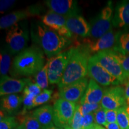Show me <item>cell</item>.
I'll list each match as a JSON object with an SVG mask.
<instances>
[{
	"instance_id": "cell-1",
	"label": "cell",
	"mask_w": 129,
	"mask_h": 129,
	"mask_svg": "<svg viewBox=\"0 0 129 129\" xmlns=\"http://www.w3.org/2000/svg\"><path fill=\"white\" fill-rule=\"evenodd\" d=\"M30 36L49 59L62 53L70 45L71 40L59 35L40 21H35L31 25Z\"/></svg>"
},
{
	"instance_id": "cell-21",
	"label": "cell",
	"mask_w": 129,
	"mask_h": 129,
	"mask_svg": "<svg viewBox=\"0 0 129 129\" xmlns=\"http://www.w3.org/2000/svg\"><path fill=\"white\" fill-rule=\"evenodd\" d=\"M23 103V96L17 94H9L1 99V111L12 113L19 108Z\"/></svg>"
},
{
	"instance_id": "cell-22",
	"label": "cell",
	"mask_w": 129,
	"mask_h": 129,
	"mask_svg": "<svg viewBox=\"0 0 129 129\" xmlns=\"http://www.w3.org/2000/svg\"><path fill=\"white\" fill-rule=\"evenodd\" d=\"M19 126L22 129H42L41 125L32 114H27L22 111L16 118Z\"/></svg>"
},
{
	"instance_id": "cell-36",
	"label": "cell",
	"mask_w": 129,
	"mask_h": 129,
	"mask_svg": "<svg viewBox=\"0 0 129 129\" xmlns=\"http://www.w3.org/2000/svg\"><path fill=\"white\" fill-rule=\"evenodd\" d=\"M117 111L106 109V117L107 123H113L117 121Z\"/></svg>"
},
{
	"instance_id": "cell-25",
	"label": "cell",
	"mask_w": 129,
	"mask_h": 129,
	"mask_svg": "<svg viewBox=\"0 0 129 129\" xmlns=\"http://www.w3.org/2000/svg\"><path fill=\"white\" fill-rule=\"evenodd\" d=\"M35 83L40 87L41 89L46 90L48 85V64L46 63L44 67L39 72L35 75Z\"/></svg>"
},
{
	"instance_id": "cell-17",
	"label": "cell",
	"mask_w": 129,
	"mask_h": 129,
	"mask_svg": "<svg viewBox=\"0 0 129 129\" xmlns=\"http://www.w3.org/2000/svg\"><path fill=\"white\" fill-rule=\"evenodd\" d=\"M66 25L72 34L83 38L90 36V25L80 14L67 17Z\"/></svg>"
},
{
	"instance_id": "cell-28",
	"label": "cell",
	"mask_w": 129,
	"mask_h": 129,
	"mask_svg": "<svg viewBox=\"0 0 129 129\" xmlns=\"http://www.w3.org/2000/svg\"><path fill=\"white\" fill-rule=\"evenodd\" d=\"M82 117H83V115H82L80 110L79 104H77L75 113H74L71 121L69 123L68 126H67L64 129H81V121Z\"/></svg>"
},
{
	"instance_id": "cell-37",
	"label": "cell",
	"mask_w": 129,
	"mask_h": 129,
	"mask_svg": "<svg viewBox=\"0 0 129 129\" xmlns=\"http://www.w3.org/2000/svg\"><path fill=\"white\" fill-rule=\"evenodd\" d=\"M14 0H1L0 1V11L1 13L10 9L15 4Z\"/></svg>"
},
{
	"instance_id": "cell-26",
	"label": "cell",
	"mask_w": 129,
	"mask_h": 129,
	"mask_svg": "<svg viewBox=\"0 0 129 129\" xmlns=\"http://www.w3.org/2000/svg\"><path fill=\"white\" fill-rule=\"evenodd\" d=\"M111 51L113 55L115 56L118 61L120 62L125 75L128 78L129 77V54H122L113 49H111Z\"/></svg>"
},
{
	"instance_id": "cell-38",
	"label": "cell",
	"mask_w": 129,
	"mask_h": 129,
	"mask_svg": "<svg viewBox=\"0 0 129 129\" xmlns=\"http://www.w3.org/2000/svg\"><path fill=\"white\" fill-rule=\"evenodd\" d=\"M124 92L125 96L126 99L127 104L129 105V79L127 78L124 82Z\"/></svg>"
},
{
	"instance_id": "cell-34",
	"label": "cell",
	"mask_w": 129,
	"mask_h": 129,
	"mask_svg": "<svg viewBox=\"0 0 129 129\" xmlns=\"http://www.w3.org/2000/svg\"><path fill=\"white\" fill-rule=\"evenodd\" d=\"M94 123V113H91L83 116L81 121V127L82 129H88Z\"/></svg>"
},
{
	"instance_id": "cell-43",
	"label": "cell",
	"mask_w": 129,
	"mask_h": 129,
	"mask_svg": "<svg viewBox=\"0 0 129 129\" xmlns=\"http://www.w3.org/2000/svg\"><path fill=\"white\" fill-rule=\"evenodd\" d=\"M128 79H129V77H128Z\"/></svg>"
},
{
	"instance_id": "cell-20",
	"label": "cell",
	"mask_w": 129,
	"mask_h": 129,
	"mask_svg": "<svg viewBox=\"0 0 129 129\" xmlns=\"http://www.w3.org/2000/svg\"><path fill=\"white\" fill-rule=\"evenodd\" d=\"M32 114L42 127L53 124V106L50 105L41 106L35 109Z\"/></svg>"
},
{
	"instance_id": "cell-3",
	"label": "cell",
	"mask_w": 129,
	"mask_h": 129,
	"mask_svg": "<svg viewBox=\"0 0 129 129\" xmlns=\"http://www.w3.org/2000/svg\"><path fill=\"white\" fill-rule=\"evenodd\" d=\"M90 53L86 46L72 47V54L63 75L58 87L60 88L65 85L85 78L88 74V64Z\"/></svg>"
},
{
	"instance_id": "cell-35",
	"label": "cell",
	"mask_w": 129,
	"mask_h": 129,
	"mask_svg": "<svg viewBox=\"0 0 129 129\" xmlns=\"http://www.w3.org/2000/svg\"><path fill=\"white\" fill-rule=\"evenodd\" d=\"M41 90V88L36 83H34L30 81L24 89L23 93H30V94L35 95L37 97L42 92Z\"/></svg>"
},
{
	"instance_id": "cell-8",
	"label": "cell",
	"mask_w": 129,
	"mask_h": 129,
	"mask_svg": "<svg viewBox=\"0 0 129 129\" xmlns=\"http://www.w3.org/2000/svg\"><path fill=\"white\" fill-rule=\"evenodd\" d=\"M103 68L117 79L121 84L124 83L128 78L122 69L120 62L112 54L111 50L100 51L92 56Z\"/></svg>"
},
{
	"instance_id": "cell-11",
	"label": "cell",
	"mask_w": 129,
	"mask_h": 129,
	"mask_svg": "<svg viewBox=\"0 0 129 129\" xmlns=\"http://www.w3.org/2000/svg\"><path fill=\"white\" fill-rule=\"evenodd\" d=\"M87 78H84L59 88L61 99L77 104L81 101L88 85Z\"/></svg>"
},
{
	"instance_id": "cell-23",
	"label": "cell",
	"mask_w": 129,
	"mask_h": 129,
	"mask_svg": "<svg viewBox=\"0 0 129 129\" xmlns=\"http://www.w3.org/2000/svg\"><path fill=\"white\" fill-rule=\"evenodd\" d=\"M0 57L1 77L7 76V74L11 67V54L8 51L7 48H1Z\"/></svg>"
},
{
	"instance_id": "cell-41",
	"label": "cell",
	"mask_w": 129,
	"mask_h": 129,
	"mask_svg": "<svg viewBox=\"0 0 129 129\" xmlns=\"http://www.w3.org/2000/svg\"><path fill=\"white\" fill-rule=\"evenodd\" d=\"M88 129H106V128L103 126H102L101 125L97 124L94 123L91 126H90Z\"/></svg>"
},
{
	"instance_id": "cell-5",
	"label": "cell",
	"mask_w": 129,
	"mask_h": 129,
	"mask_svg": "<svg viewBox=\"0 0 129 129\" xmlns=\"http://www.w3.org/2000/svg\"><path fill=\"white\" fill-rule=\"evenodd\" d=\"M113 7L112 3L109 2L94 17L90 22V36L93 39L98 40L112 28Z\"/></svg>"
},
{
	"instance_id": "cell-24",
	"label": "cell",
	"mask_w": 129,
	"mask_h": 129,
	"mask_svg": "<svg viewBox=\"0 0 129 129\" xmlns=\"http://www.w3.org/2000/svg\"><path fill=\"white\" fill-rule=\"evenodd\" d=\"M113 50L122 54H129V32H121L117 44Z\"/></svg>"
},
{
	"instance_id": "cell-30",
	"label": "cell",
	"mask_w": 129,
	"mask_h": 129,
	"mask_svg": "<svg viewBox=\"0 0 129 129\" xmlns=\"http://www.w3.org/2000/svg\"><path fill=\"white\" fill-rule=\"evenodd\" d=\"M18 125V122L14 117H4L0 119V129H15Z\"/></svg>"
},
{
	"instance_id": "cell-19",
	"label": "cell",
	"mask_w": 129,
	"mask_h": 129,
	"mask_svg": "<svg viewBox=\"0 0 129 129\" xmlns=\"http://www.w3.org/2000/svg\"><path fill=\"white\" fill-rule=\"evenodd\" d=\"M104 94L102 88L94 80L90 79L80 104H101Z\"/></svg>"
},
{
	"instance_id": "cell-4",
	"label": "cell",
	"mask_w": 129,
	"mask_h": 129,
	"mask_svg": "<svg viewBox=\"0 0 129 129\" xmlns=\"http://www.w3.org/2000/svg\"><path fill=\"white\" fill-rule=\"evenodd\" d=\"M25 22L16 24L7 32V49L11 54H19L26 48L29 41V31L26 22Z\"/></svg>"
},
{
	"instance_id": "cell-9",
	"label": "cell",
	"mask_w": 129,
	"mask_h": 129,
	"mask_svg": "<svg viewBox=\"0 0 129 129\" xmlns=\"http://www.w3.org/2000/svg\"><path fill=\"white\" fill-rule=\"evenodd\" d=\"M101 105L107 110H118L127 106L124 88L118 85L106 88Z\"/></svg>"
},
{
	"instance_id": "cell-39",
	"label": "cell",
	"mask_w": 129,
	"mask_h": 129,
	"mask_svg": "<svg viewBox=\"0 0 129 129\" xmlns=\"http://www.w3.org/2000/svg\"><path fill=\"white\" fill-rule=\"evenodd\" d=\"M106 129H121L118 124L117 122H113V123H108L105 125Z\"/></svg>"
},
{
	"instance_id": "cell-29",
	"label": "cell",
	"mask_w": 129,
	"mask_h": 129,
	"mask_svg": "<svg viewBox=\"0 0 129 129\" xmlns=\"http://www.w3.org/2000/svg\"><path fill=\"white\" fill-rule=\"evenodd\" d=\"M53 91L51 90H44L39 95L35 98L34 101V108L46 104L51 98Z\"/></svg>"
},
{
	"instance_id": "cell-33",
	"label": "cell",
	"mask_w": 129,
	"mask_h": 129,
	"mask_svg": "<svg viewBox=\"0 0 129 129\" xmlns=\"http://www.w3.org/2000/svg\"><path fill=\"white\" fill-rule=\"evenodd\" d=\"M36 96L30 93H23V112H27V110L34 108V101Z\"/></svg>"
},
{
	"instance_id": "cell-32",
	"label": "cell",
	"mask_w": 129,
	"mask_h": 129,
	"mask_svg": "<svg viewBox=\"0 0 129 129\" xmlns=\"http://www.w3.org/2000/svg\"><path fill=\"white\" fill-rule=\"evenodd\" d=\"M94 122L97 124L101 125L105 127L107 124L106 117V109L102 107L94 113Z\"/></svg>"
},
{
	"instance_id": "cell-10",
	"label": "cell",
	"mask_w": 129,
	"mask_h": 129,
	"mask_svg": "<svg viewBox=\"0 0 129 129\" xmlns=\"http://www.w3.org/2000/svg\"><path fill=\"white\" fill-rule=\"evenodd\" d=\"M88 75L97 83L103 86L119 85L121 83L91 56L88 64Z\"/></svg>"
},
{
	"instance_id": "cell-27",
	"label": "cell",
	"mask_w": 129,
	"mask_h": 129,
	"mask_svg": "<svg viewBox=\"0 0 129 129\" xmlns=\"http://www.w3.org/2000/svg\"><path fill=\"white\" fill-rule=\"evenodd\" d=\"M125 106L121 108L117 111V122L121 129H129V115Z\"/></svg>"
},
{
	"instance_id": "cell-14",
	"label": "cell",
	"mask_w": 129,
	"mask_h": 129,
	"mask_svg": "<svg viewBox=\"0 0 129 129\" xmlns=\"http://www.w3.org/2000/svg\"><path fill=\"white\" fill-rule=\"evenodd\" d=\"M121 32L115 31L113 28L108 32L96 41H87L85 45L90 53H96L100 51L113 49L117 44L118 38Z\"/></svg>"
},
{
	"instance_id": "cell-15",
	"label": "cell",
	"mask_w": 129,
	"mask_h": 129,
	"mask_svg": "<svg viewBox=\"0 0 129 129\" xmlns=\"http://www.w3.org/2000/svg\"><path fill=\"white\" fill-rule=\"evenodd\" d=\"M45 4L50 10L67 17L79 14V8L76 1L73 0H47Z\"/></svg>"
},
{
	"instance_id": "cell-2",
	"label": "cell",
	"mask_w": 129,
	"mask_h": 129,
	"mask_svg": "<svg viewBox=\"0 0 129 129\" xmlns=\"http://www.w3.org/2000/svg\"><path fill=\"white\" fill-rule=\"evenodd\" d=\"M44 53L37 46L25 48L14 59L11 74L15 77L36 75L45 65Z\"/></svg>"
},
{
	"instance_id": "cell-13",
	"label": "cell",
	"mask_w": 129,
	"mask_h": 129,
	"mask_svg": "<svg viewBox=\"0 0 129 129\" xmlns=\"http://www.w3.org/2000/svg\"><path fill=\"white\" fill-rule=\"evenodd\" d=\"M41 8L38 6H32L26 9L16 11L3 16L0 20L1 29L10 28L16 24L31 16H38L41 13Z\"/></svg>"
},
{
	"instance_id": "cell-31",
	"label": "cell",
	"mask_w": 129,
	"mask_h": 129,
	"mask_svg": "<svg viewBox=\"0 0 129 129\" xmlns=\"http://www.w3.org/2000/svg\"><path fill=\"white\" fill-rule=\"evenodd\" d=\"M79 106H80L81 113L83 116L91 113H94L96 111L102 108L101 104H80Z\"/></svg>"
},
{
	"instance_id": "cell-44",
	"label": "cell",
	"mask_w": 129,
	"mask_h": 129,
	"mask_svg": "<svg viewBox=\"0 0 129 129\" xmlns=\"http://www.w3.org/2000/svg\"><path fill=\"white\" fill-rule=\"evenodd\" d=\"M81 129H82V128H81Z\"/></svg>"
},
{
	"instance_id": "cell-6",
	"label": "cell",
	"mask_w": 129,
	"mask_h": 129,
	"mask_svg": "<svg viewBox=\"0 0 129 129\" xmlns=\"http://www.w3.org/2000/svg\"><path fill=\"white\" fill-rule=\"evenodd\" d=\"M72 48L62 51L48 61V78L51 84H59L62 80L72 54Z\"/></svg>"
},
{
	"instance_id": "cell-40",
	"label": "cell",
	"mask_w": 129,
	"mask_h": 129,
	"mask_svg": "<svg viewBox=\"0 0 129 129\" xmlns=\"http://www.w3.org/2000/svg\"><path fill=\"white\" fill-rule=\"evenodd\" d=\"M42 129H63V128H60V127L56 126L54 124H51L47 125V126L43 127H42Z\"/></svg>"
},
{
	"instance_id": "cell-7",
	"label": "cell",
	"mask_w": 129,
	"mask_h": 129,
	"mask_svg": "<svg viewBox=\"0 0 129 129\" xmlns=\"http://www.w3.org/2000/svg\"><path fill=\"white\" fill-rule=\"evenodd\" d=\"M77 105L59 98L53 105V124L62 128L68 126L75 113Z\"/></svg>"
},
{
	"instance_id": "cell-16",
	"label": "cell",
	"mask_w": 129,
	"mask_h": 129,
	"mask_svg": "<svg viewBox=\"0 0 129 129\" xmlns=\"http://www.w3.org/2000/svg\"><path fill=\"white\" fill-rule=\"evenodd\" d=\"M30 81L29 78L15 79L9 76L1 77V96L22 92Z\"/></svg>"
},
{
	"instance_id": "cell-18",
	"label": "cell",
	"mask_w": 129,
	"mask_h": 129,
	"mask_svg": "<svg viewBox=\"0 0 129 129\" xmlns=\"http://www.w3.org/2000/svg\"><path fill=\"white\" fill-rule=\"evenodd\" d=\"M113 27L127 28L129 27V2L123 1L118 3L112 19Z\"/></svg>"
},
{
	"instance_id": "cell-12",
	"label": "cell",
	"mask_w": 129,
	"mask_h": 129,
	"mask_svg": "<svg viewBox=\"0 0 129 129\" xmlns=\"http://www.w3.org/2000/svg\"><path fill=\"white\" fill-rule=\"evenodd\" d=\"M41 22L50 29L54 30L60 36L70 39L73 34L66 25L67 19L63 16L49 10L41 17Z\"/></svg>"
},
{
	"instance_id": "cell-42",
	"label": "cell",
	"mask_w": 129,
	"mask_h": 129,
	"mask_svg": "<svg viewBox=\"0 0 129 129\" xmlns=\"http://www.w3.org/2000/svg\"><path fill=\"white\" fill-rule=\"evenodd\" d=\"M15 129H22V128H20V127H19V125H18V126H17V127H16V128Z\"/></svg>"
}]
</instances>
